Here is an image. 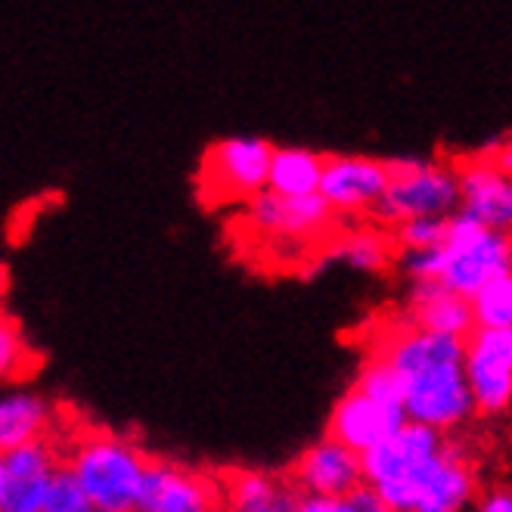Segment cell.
<instances>
[{"mask_svg": "<svg viewBox=\"0 0 512 512\" xmlns=\"http://www.w3.org/2000/svg\"><path fill=\"white\" fill-rule=\"evenodd\" d=\"M398 267L410 283L435 280L475 298L494 277L512 270V236L491 230L457 208L444 243L435 249H398Z\"/></svg>", "mask_w": 512, "mask_h": 512, "instance_id": "obj_1", "label": "cell"}, {"mask_svg": "<svg viewBox=\"0 0 512 512\" xmlns=\"http://www.w3.org/2000/svg\"><path fill=\"white\" fill-rule=\"evenodd\" d=\"M66 466L81 478L100 512H137L149 460L131 441L109 432L84 435L72 447Z\"/></svg>", "mask_w": 512, "mask_h": 512, "instance_id": "obj_2", "label": "cell"}, {"mask_svg": "<svg viewBox=\"0 0 512 512\" xmlns=\"http://www.w3.org/2000/svg\"><path fill=\"white\" fill-rule=\"evenodd\" d=\"M391 184L382 193L373 218L395 227L410 218L454 215L460 208V171L438 159L423 156H391Z\"/></svg>", "mask_w": 512, "mask_h": 512, "instance_id": "obj_3", "label": "cell"}, {"mask_svg": "<svg viewBox=\"0 0 512 512\" xmlns=\"http://www.w3.org/2000/svg\"><path fill=\"white\" fill-rule=\"evenodd\" d=\"M379 494L395 512H463L475 494V475L460 450L447 444L432 463L379 485Z\"/></svg>", "mask_w": 512, "mask_h": 512, "instance_id": "obj_4", "label": "cell"}, {"mask_svg": "<svg viewBox=\"0 0 512 512\" xmlns=\"http://www.w3.org/2000/svg\"><path fill=\"white\" fill-rule=\"evenodd\" d=\"M274 143L252 134L224 137L205 149L202 184L221 202H249L270 187Z\"/></svg>", "mask_w": 512, "mask_h": 512, "instance_id": "obj_5", "label": "cell"}, {"mask_svg": "<svg viewBox=\"0 0 512 512\" xmlns=\"http://www.w3.org/2000/svg\"><path fill=\"white\" fill-rule=\"evenodd\" d=\"M404 385V410L413 423H426L432 429L450 432L460 429L466 419L478 413L466 376V357L416 370L404 376Z\"/></svg>", "mask_w": 512, "mask_h": 512, "instance_id": "obj_6", "label": "cell"}, {"mask_svg": "<svg viewBox=\"0 0 512 512\" xmlns=\"http://www.w3.org/2000/svg\"><path fill=\"white\" fill-rule=\"evenodd\" d=\"M339 215L329 208L320 193L308 196H286L277 190H264L246 202V221L255 233L277 239V243L305 246L314 243L323 233H329Z\"/></svg>", "mask_w": 512, "mask_h": 512, "instance_id": "obj_7", "label": "cell"}, {"mask_svg": "<svg viewBox=\"0 0 512 512\" xmlns=\"http://www.w3.org/2000/svg\"><path fill=\"white\" fill-rule=\"evenodd\" d=\"M466 376L481 416H500L512 407V326L472 329L466 336Z\"/></svg>", "mask_w": 512, "mask_h": 512, "instance_id": "obj_8", "label": "cell"}, {"mask_svg": "<svg viewBox=\"0 0 512 512\" xmlns=\"http://www.w3.org/2000/svg\"><path fill=\"white\" fill-rule=\"evenodd\" d=\"M391 184L388 159L376 156H326L320 196L339 218L373 215Z\"/></svg>", "mask_w": 512, "mask_h": 512, "instance_id": "obj_9", "label": "cell"}, {"mask_svg": "<svg viewBox=\"0 0 512 512\" xmlns=\"http://www.w3.org/2000/svg\"><path fill=\"white\" fill-rule=\"evenodd\" d=\"M224 488L177 463L149 460L137 512H221Z\"/></svg>", "mask_w": 512, "mask_h": 512, "instance_id": "obj_10", "label": "cell"}, {"mask_svg": "<svg viewBox=\"0 0 512 512\" xmlns=\"http://www.w3.org/2000/svg\"><path fill=\"white\" fill-rule=\"evenodd\" d=\"M56 469L44 438L0 450V512H41Z\"/></svg>", "mask_w": 512, "mask_h": 512, "instance_id": "obj_11", "label": "cell"}, {"mask_svg": "<svg viewBox=\"0 0 512 512\" xmlns=\"http://www.w3.org/2000/svg\"><path fill=\"white\" fill-rule=\"evenodd\" d=\"M444 450H447V441H444L441 429L407 419L391 438H385L382 444L360 454L364 457V481L373 488L388 485V481L404 478V475L416 472L419 466L432 463L435 457L444 454Z\"/></svg>", "mask_w": 512, "mask_h": 512, "instance_id": "obj_12", "label": "cell"}, {"mask_svg": "<svg viewBox=\"0 0 512 512\" xmlns=\"http://www.w3.org/2000/svg\"><path fill=\"white\" fill-rule=\"evenodd\" d=\"M292 478L305 494L348 497L364 485V457L339 438L326 435L301 450L292 466Z\"/></svg>", "mask_w": 512, "mask_h": 512, "instance_id": "obj_13", "label": "cell"}, {"mask_svg": "<svg viewBox=\"0 0 512 512\" xmlns=\"http://www.w3.org/2000/svg\"><path fill=\"white\" fill-rule=\"evenodd\" d=\"M404 423H407V410L401 404H385L351 385L336 401L333 413H329L326 435H333L342 444L354 447L357 454H364V450L395 435Z\"/></svg>", "mask_w": 512, "mask_h": 512, "instance_id": "obj_14", "label": "cell"}, {"mask_svg": "<svg viewBox=\"0 0 512 512\" xmlns=\"http://www.w3.org/2000/svg\"><path fill=\"white\" fill-rule=\"evenodd\" d=\"M457 171L463 212L497 233L512 236V174L481 156H469Z\"/></svg>", "mask_w": 512, "mask_h": 512, "instance_id": "obj_15", "label": "cell"}, {"mask_svg": "<svg viewBox=\"0 0 512 512\" xmlns=\"http://www.w3.org/2000/svg\"><path fill=\"white\" fill-rule=\"evenodd\" d=\"M407 326L419 329H432V333L444 336H457L466 339L475 329V311H472V298L447 289L435 280H419L410 283L407 292Z\"/></svg>", "mask_w": 512, "mask_h": 512, "instance_id": "obj_16", "label": "cell"}, {"mask_svg": "<svg viewBox=\"0 0 512 512\" xmlns=\"http://www.w3.org/2000/svg\"><path fill=\"white\" fill-rule=\"evenodd\" d=\"M53 410L47 398L35 395V391H7L0 401V450H10L28 441H41L50 429Z\"/></svg>", "mask_w": 512, "mask_h": 512, "instance_id": "obj_17", "label": "cell"}, {"mask_svg": "<svg viewBox=\"0 0 512 512\" xmlns=\"http://www.w3.org/2000/svg\"><path fill=\"white\" fill-rule=\"evenodd\" d=\"M391 249H398L395 239H388L376 227H357V230L342 233L336 243L326 249V261L345 264L357 270V274H382L391 261H398V255Z\"/></svg>", "mask_w": 512, "mask_h": 512, "instance_id": "obj_18", "label": "cell"}, {"mask_svg": "<svg viewBox=\"0 0 512 512\" xmlns=\"http://www.w3.org/2000/svg\"><path fill=\"white\" fill-rule=\"evenodd\" d=\"M326 156L314 153L308 146H277L274 162H270V190L286 196H308L320 193Z\"/></svg>", "mask_w": 512, "mask_h": 512, "instance_id": "obj_19", "label": "cell"}, {"mask_svg": "<svg viewBox=\"0 0 512 512\" xmlns=\"http://www.w3.org/2000/svg\"><path fill=\"white\" fill-rule=\"evenodd\" d=\"M280 500L286 497L267 472L239 469V472H230L224 481V503L230 512H255V509L277 506Z\"/></svg>", "mask_w": 512, "mask_h": 512, "instance_id": "obj_20", "label": "cell"}, {"mask_svg": "<svg viewBox=\"0 0 512 512\" xmlns=\"http://www.w3.org/2000/svg\"><path fill=\"white\" fill-rule=\"evenodd\" d=\"M354 388H360L364 395L370 398H379L385 404H401L404 407V376L401 370L391 364L388 357H382L379 351L367 360L364 367H360L357 379H354Z\"/></svg>", "mask_w": 512, "mask_h": 512, "instance_id": "obj_21", "label": "cell"}, {"mask_svg": "<svg viewBox=\"0 0 512 512\" xmlns=\"http://www.w3.org/2000/svg\"><path fill=\"white\" fill-rule=\"evenodd\" d=\"M475 326H512V270L494 277L472 298Z\"/></svg>", "mask_w": 512, "mask_h": 512, "instance_id": "obj_22", "label": "cell"}, {"mask_svg": "<svg viewBox=\"0 0 512 512\" xmlns=\"http://www.w3.org/2000/svg\"><path fill=\"white\" fill-rule=\"evenodd\" d=\"M41 512H97V506L84 491L81 478L69 466H59L47 488V500Z\"/></svg>", "mask_w": 512, "mask_h": 512, "instance_id": "obj_23", "label": "cell"}, {"mask_svg": "<svg viewBox=\"0 0 512 512\" xmlns=\"http://www.w3.org/2000/svg\"><path fill=\"white\" fill-rule=\"evenodd\" d=\"M450 230V215H426V218H410L391 227V239L398 249H435L444 243Z\"/></svg>", "mask_w": 512, "mask_h": 512, "instance_id": "obj_24", "label": "cell"}, {"mask_svg": "<svg viewBox=\"0 0 512 512\" xmlns=\"http://www.w3.org/2000/svg\"><path fill=\"white\" fill-rule=\"evenodd\" d=\"M25 357H28V345L22 329L13 317L4 314V320H0V370H4V379H13V373L22 370Z\"/></svg>", "mask_w": 512, "mask_h": 512, "instance_id": "obj_25", "label": "cell"}, {"mask_svg": "<svg viewBox=\"0 0 512 512\" xmlns=\"http://www.w3.org/2000/svg\"><path fill=\"white\" fill-rule=\"evenodd\" d=\"M345 500H348L351 512H395V509L388 506V500L379 494V488L367 485V481L360 488H354Z\"/></svg>", "mask_w": 512, "mask_h": 512, "instance_id": "obj_26", "label": "cell"}, {"mask_svg": "<svg viewBox=\"0 0 512 512\" xmlns=\"http://www.w3.org/2000/svg\"><path fill=\"white\" fill-rule=\"evenodd\" d=\"M292 512H351L345 497H323V494H305L292 503Z\"/></svg>", "mask_w": 512, "mask_h": 512, "instance_id": "obj_27", "label": "cell"}, {"mask_svg": "<svg viewBox=\"0 0 512 512\" xmlns=\"http://www.w3.org/2000/svg\"><path fill=\"white\" fill-rule=\"evenodd\" d=\"M475 156L491 159V162H497L503 171H509V174H512V134H509V137H497V140L485 143V146L478 149Z\"/></svg>", "mask_w": 512, "mask_h": 512, "instance_id": "obj_28", "label": "cell"}, {"mask_svg": "<svg viewBox=\"0 0 512 512\" xmlns=\"http://www.w3.org/2000/svg\"><path fill=\"white\" fill-rule=\"evenodd\" d=\"M475 512H512V491H491V494H485Z\"/></svg>", "mask_w": 512, "mask_h": 512, "instance_id": "obj_29", "label": "cell"}, {"mask_svg": "<svg viewBox=\"0 0 512 512\" xmlns=\"http://www.w3.org/2000/svg\"><path fill=\"white\" fill-rule=\"evenodd\" d=\"M255 512H292V503H289V500H280L277 506H267V509H255Z\"/></svg>", "mask_w": 512, "mask_h": 512, "instance_id": "obj_30", "label": "cell"}, {"mask_svg": "<svg viewBox=\"0 0 512 512\" xmlns=\"http://www.w3.org/2000/svg\"><path fill=\"white\" fill-rule=\"evenodd\" d=\"M97 512H100V509H97Z\"/></svg>", "mask_w": 512, "mask_h": 512, "instance_id": "obj_31", "label": "cell"}]
</instances>
